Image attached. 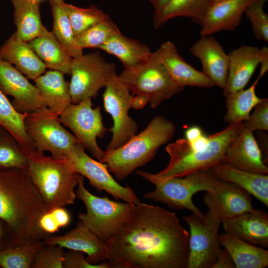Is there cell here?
<instances>
[{"instance_id":"44","label":"cell","mask_w":268,"mask_h":268,"mask_svg":"<svg viewBox=\"0 0 268 268\" xmlns=\"http://www.w3.org/2000/svg\"><path fill=\"white\" fill-rule=\"evenodd\" d=\"M193 149H201L204 148L208 141V136H206L201 129L193 126L186 130L185 138Z\"/></svg>"},{"instance_id":"45","label":"cell","mask_w":268,"mask_h":268,"mask_svg":"<svg viewBox=\"0 0 268 268\" xmlns=\"http://www.w3.org/2000/svg\"><path fill=\"white\" fill-rule=\"evenodd\" d=\"M212 268H236V266L227 251L221 249L217 260Z\"/></svg>"},{"instance_id":"26","label":"cell","mask_w":268,"mask_h":268,"mask_svg":"<svg viewBox=\"0 0 268 268\" xmlns=\"http://www.w3.org/2000/svg\"><path fill=\"white\" fill-rule=\"evenodd\" d=\"M47 68L70 74L73 58L52 31L44 26L40 35L28 42Z\"/></svg>"},{"instance_id":"35","label":"cell","mask_w":268,"mask_h":268,"mask_svg":"<svg viewBox=\"0 0 268 268\" xmlns=\"http://www.w3.org/2000/svg\"><path fill=\"white\" fill-rule=\"evenodd\" d=\"M45 245L43 240L0 250V268H31L34 259Z\"/></svg>"},{"instance_id":"34","label":"cell","mask_w":268,"mask_h":268,"mask_svg":"<svg viewBox=\"0 0 268 268\" xmlns=\"http://www.w3.org/2000/svg\"><path fill=\"white\" fill-rule=\"evenodd\" d=\"M53 19L52 32L73 58L83 55V49L77 44L76 37L66 10L64 0H49Z\"/></svg>"},{"instance_id":"37","label":"cell","mask_w":268,"mask_h":268,"mask_svg":"<svg viewBox=\"0 0 268 268\" xmlns=\"http://www.w3.org/2000/svg\"><path fill=\"white\" fill-rule=\"evenodd\" d=\"M120 32L117 25L107 15L75 37L77 45L82 49L98 48L113 35Z\"/></svg>"},{"instance_id":"36","label":"cell","mask_w":268,"mask_h":268,"mask_svg":"<svg viewBox=\"0 0 268 268\" xmlns=\"http://www.w3.org/2000/svg\"><path fill=\"white\" fill-rule=\"evenodd\" d=\"M28 165V156L12 135L0 125V171L27 170Z\"/></svg>"},{"instance_id":"6","label":"cell","mask_w":268,"mask_h":268,"mask_svg":"<svg viewBox=\"0 0 268 268\" xmlns=\"http://www.w3.org/2000/svg\"><path fill=\"white\" fill-rule=\"evenodd\" d=\"M76 198L82 201L86 212H79L78 219L106 243L131 216L134 204L99 197L89 192L84 185V177L77 174Z\"/></svg>"},{"instance_id":"16","label":"cell","mask_w":268,"mask_h":268,"mask_svg":"<svg viewBox=\"0 0 268 268\" xmlns=\"http://www.w3.org/2000/svg\"><path fill=\"white\" fill-rule=\"evenodd\" d=\"M0 89L13 98L12 104L21 113L30 114L47 107L35 85L10 63L0 59Z\"/></svg>"},{"instance_id":"47","label":"cell","mask_w":268,"mask_h":268,"mask_svg":"<svg viewBox=\"0 0 268 268\" xmlns=\"http://www.w3.org/2000/svg\"><path fill=\"white\" fill-rule=\"evenodd\" d=\"M147 1L151 4L154 11H158L165 5L169 0H147Z\"/></svg>"},{"instance_id":"30","label":"cell","mask_w":268,"mask_h":268,"mask_svg":"<svg viewBox=\"0 0 268 268\" xmlns=\"http://www.w3.org/2000/svg\"><path fill=\"white\" fill-rule=\"evenodd\" d=\"M13 8L15 31L22 40L29 42L42 32L40 2L32 0H10Z\"/></svg>"},{"instance_id":"18","label":"cell","mask_w":268,"mask_h":268,"mask_svg":"<svg viewBox=\"0 0 268 268\" xmlns=\"http://www.w3.org/2000/svg\"><path fill=\"white\" fill-rule=\"evenodd\" d=\"M203 201L222 222L246 212L253 211L251 195L239 187L221 180L213 192H206Z\"/></svg>"},{"instance_id":"13","label":"cell","mask_w":268,"mask_h":268,"mask_svg":"<svg viewBox=\"0 0 268 268\" xmlns=\"http://www.w3.org/2000/svg\"><path fill=\"white\" fill-rule=\"evenodd\" d=\"M103 94L104 107L113 121L110 131L112 137L106 151L114 150L127 142L136 134L138 126L129 116L133 95L116 73L108 80Z\"/></svg>"},{"instance_id":"24","label":"cell","mask_w":268,"mask_h":268,"mask_svg":"<svg viewBox=\"0 0 268 268\" xmlns=\"http://www.w3.org/2000/svg\"><path fill=\"white\" fill-rule=\"evenodd\" d=\"M0 59L14 65L27 78L35 80L47 67L26 42L15 32L0 48Z\"/></svg>"},{"instance_id":"42","label":"cell","mask_w":268,"mask_h":268,"mask_svg":"<svg viewBox=\"0 0 268 268\" xmlns=\"http://www.w3.org/2000/svg\"><path fill=\"white\" fill-rule=\"evenodd\" d=\"M254 111L243 125L246 128L255 131L268 130V99L263 98L255 107Z\"/></svg>"},{"instance_id":"12","label":"cell","mask_w":268,"mask_h":268,"mask_svg":"<svg viewBox=\"0 0 268 268\" xmlns=\"http://www.w3.org/2000/svg\"><path fill=\"white\" fill-rule=\"evenodd\" d=\"M59 119L95 158L103 163L105 151L100 148L97 138H102L108 129L103 124L100 106L93 108L91 98H86L78 103L69 104Z\"/></svg>"},{"instance_id":"4","label":"cell","mask_w":268,"mask_h":268,"mask_svg":"<svg viewBox=\"0 0 268 268\" xmlns=\"http://www.w3.org/2000/svg\"><path fill=\"white\" fill-rule=\"evenodd\" d=\"M176 130L172 122L156 116L125 144L114 150H105L103 163L117 180H122L153 159L159 148L172 139Z\"/></svg>"},{"instance_id":"14","label":"cell","mask_w":268,"mask_h":268,"mask_svg":"<svg viewBox=\"0 0 268 268\" xmlns=\"http://www.w3.org/2000/svg\"><path fill=\"white\" fill-rule=\"evenodd\" d=\"M85 149L80 144L62 159L74 173L88 179L90 184L97 191H105L116 200H122L133 204L141 202L130 186H123L113 178L106 163L90 157Z\"/></svg>"},{"instance_id":"21","label":"cell","mask_w":268,"mask_h":268,"mask_svg":"<svg viewBox=\"0 0 268 268\" xmlns=\"http://www.w3.org/2000/svg\"><path fill=\"white\" fill-rule=\"evenodd\" d=\"M190 53L200 61L202 72L215 86L223 89L229 68V57L219 42L211 35H201L190 48Z\"/></svg>"},{"instance_id":"41","label":"cell","mask_w":268,"mask_h":268,"mask_svg":"<svg viewBox=\"0 0 268 268\" xmlns=\"http://www.w3.org/2000/svg\"><path fill=\"white\" fill-rule=\"evenodd\" d=\"M70 220L69 212L64 207H59L44 214L40 220V226L44 232L51 234L67 226Z\"/></svg>"},{"instance_id":"17","label":"cell","mask_w":268,"mask_h":268,"mask_svg":"<svg viewBox=\"0 0 268 268\" xmlns=\"http://www.w3.org/2000/svg\"><path fill=\"white\" fill-rule=\"evenodd\" d=\"M223 162L244 171L268 174L253 132L244 127L243 123L226 150Z\"/></svg>"},{"instance_id":"22","label":"cell","mask_w":268,"mask_h":268,"mask_svg":"<svg viewBox=\"0 0 268 268\" xmlns=\"http://www.w3.org/2000/svg\"><path fill=\"white\" fill-rule=\"evenodd\" d=\"M225 232L241 240L261 248L268 247V214L254 209L222 222Z\"/></svg>"},{"instance_id":"31","label":"cell","mask_w":268,"mask_h":268,"mask_svg":"<svg viewBox=\"0 0 268 268\" xmlns=\"http://www.w3.org/2000/svg\"><path fill=\"white\" fill-rule=\"evenodd\" d=\"M211 5L210 0H169L161 10L154 11V28L159 29L168 20L179 16L189 17L201 25L203 17Z\"/></svg>"},{"instance_id":"15","label":"cell","mask_w":268,"mask_h":268,"mask_svg":"<svg viewBox=\"0 0 268 268\" xmlns=\"http://www.w3.org/2000/svg\"><path fill=\"white\" fill-rule=\"evenodd\" d=\"M229 68L225 85L226 95L244 89L258 66L261 70L258 78L261 79L268 70V48L242 45L228 54Z\"/></svg>"},{"instance_id":"3","label":"cell","mask_w":268,"mask_h":268,"mask_svg":"<svg viewBox=\"0 0 268 268\" xmlns=\"http://www.w3.org/2000/svg\"><path fill=\"white\" fill-rule=\"evenodd\" d=\"M242 125V122L230 124L225 129L209 135L206 146L201 149L191 148L185 138L178 139L165 147L170 160L165 169L156 174L143 170L136 172L155 185L173 178L210 169L224 162L226 150Z\"/></svg>"},{"instance_id":"1","label":"cell","mask_w":268,"mask_h":268,"mask_svg":"<svg viewBox=\"0 0 268 268\" xmlns=\"http://www.w3.org/2000/svg\"><path fill=\"white\" fill-rule=\"evenodd\" d=\"M189 232L176 214L139 202L106 243L109 268H187Z\"/></svg>"},{"instance_id":"48","label":"cell","mask_w":268,"mask_h":268,"mask_svg":"<svg viewBox=\"0 0 268 268\" xmlns=\"http://www.w3.org/2000/svg\"><path fill=\"white\" fill-rule=\"evenodd\" d=\"M225 0H210L212 5L214 4H215V3H217L222 2V1H225Z\"/></svg>"},{"instance_id":"40","label":"cell","mask_w":268,"mask_h":268,"mask_svg":"<svg viewBox=\"0 0 268 268\" xmlns=\"http://www.w3.org/2000/svg\"><path fill=\"white\" fill-rule=\"evenodd\" d=\"M65 253L60 246L45 244L36 254L31 268H63Z\"/></svg>"},{"instance_id":"11","label":"cell","mask_w":268,"mask_h":268,"mask_svg":"<svg viewBox=\"0 0 268 268\" xmlns=\"http://www.w3.org/2000/svg\"><path fill=\"white\" fill-rule=\"evenodd\" d=\"M116 65L108 62L98 52L73 58L71 66L69 92L73 104L95 97L116 73Z\"/></svg>"},{"instance_id":"46","label":"cell","mask_w":268,"mask_h":268,"mask_svg":"<svg viewBox=\"0 0 268 268\" xmlns=\"http://www.w3.org/2000/svg\"><path fill=\"white\" fill-rule=\"evenodd\" d=\"M14 246L10 234L5 225L0 221V250Z\"/></svg>"},{"instance_id":"5","label":"cell","mask_w":268,"mask_h":268,"mask_svg":"<svg viewBox=\"0 0 268 268\" xmlns=\"http://www.w3.org/2000/svg\"><path fill=\"white\" fill-rule=\"evenodd\" d=\"M29 175L48 211L74 203L77 174L62 159L35 151L28 156Z\"/></svg>"},{"instance_id":"29","label":"cell","mask_w":268,"mask_h":268,"mask_svg":"<svg viewBox=\"0 0 268 268\" xmlns=\"http://www.w3.org/2000/svg\"><path fill=\"white\" fill-rule=\"evenodd\" d=\"M98 48L115 56L125 68L133 67L146 62L152 53L146 45L121 32L113 35Z\"/></svg>"},{"instance_id":"33","label":"cell","mask_w":268,"mask_h":268,"mask_svg":"<svg viewBox=\"0 0 268 268\" xmlns=\"http://www.w3.org/2000/svg\"><path fill=\"white\" fill-rule=\"evenodd\" d=\"M259 81L257 78L248 88L234 91L224 96L226 112L223 120L225 123L229 124L243 123L249 118L251 111L263 99L259 98L256 93V87Z\"/></svg>"},{"instance_id":"39","label":"cell","mask_w":268,"mask_h":268,"mask_svg":"<svg viewBox=\"0 0 268 268\" xmlns=\"http://www.w3.org/2000/svg\"><path fill=\"white\" fill-rule=\"evenodd\" d=\"M268 0H256L245 10L244 14L250 21L256 39L268 42V15L264 7Z\"/></svg>"},{"instance_id":"25","label":"cell","mask_w":268,"mask_h":268,"mask_svg":"<svg viewBox=\"0 0 268 268\" xmlns=\"http://www.w3.org/2000/svg\"><path fill=\"white\" fill-rule=\"evenodd\" d=\"M220 180L232 183L268 206V175L240 170L221 162L209 169Z\"/></svg>"},{"instance_id":"43","label":"cell","mask_w":268,"mask_h":268,"mask_svg":"<svg viewBox=\"0 0 268 268\" xmlns=\"http://www.w3.org/2000/svg\"><path fill=\"white\" fill-rule=\"evenodd\" d=\"M63 268H109L106 261L93 264L89 263L81 252L69 250L65 253Z\"/></svg>"},{"instance_id":"23","label":"cell","mask_w":268,"mask_h":268,"mask_svg":"<svg viewBox=\"0 0 268 268\" xmlns=\"http://www.w3.org/2000/svg\"><path fill=\"white\" fill-rule=\"evenodd\" d=\"M256 0H226L211 5L201 21V35L232 31L240 24L246 8Z\"/></svg>"},{"instance_id":"20","label":"cell","mask_w":268,"mask_h":268,"mask_svg":"<svg viewBox=\"0 0 268 268\" xmlns=\"http://www.w3.org/2000/svg\"><path fill=\"white\" fill-rule=\"evenodd\" d=\"M154 53L171 78L178 85L185 88H210L215 86L202 71L197 70L183 59L172 42H164Z\"/></svg>"},{"instance_id":"7","label":"cell","mask_w":268,"mask_h":268,"mask_svg":"<svg viewBox=\"0 0 268 268\" xmlns=\"http://www.w3.org/2000/svg\"><path fill=\"white\" fill-rule=\"evenodd\" d=\"M118 76L133 96L142 97L152 108L185 89L172 80L154 52L148 60L134 67L125 68Z\"/></svg>"},{"instance_id":"2","label":"cell","mask_w":268,"mask_h":268,"mask_svg":"<svg viewBox=\"0 0 268 268\" xmlns=\"http://www.w3.org/2000/svg\"><path fill=\"white\" fill-rule=\"evenodd\" d=\"M48 211L26 169L0 171V221L14 246L43 240L48 234L40 226Z\"/></svg>"},{"instance_id":"38","label":"cell","mask_w":268,"mask_h":268,"mask_svg":"<svg viewBox=\"0 0 268 268\" xmlns=\"http://www.w3.org/2000/svg\"><path fill=\"white\" fill-rule=\"evenodd\" d=\"M64 6L75 37L107 15L94 5L83 8L65 2Z\"/></svg>"},{"instance_id":"32","label":"cell","mask_w":268,"mask_h":268,"mask_svg":"<svg viewBox=\"0 0 268 268\" xmlns=\"http://www.w3.org/2000/svg\"><path fill=\"white\" fill-rule=\"evenodd\" d=\"M28 115L18 112L0 89V125L12 135L27 156L36 151L25 130V121Z\"/></svg>"},{"instance_id":"10","label":"cell","mask_w":268,"mask_h":268,"mask_svg":"<svg viewBox=\"0 0 268 268\" xmlns=\"http://www.w3.org/2000/svg\"><path fill=\"white\" fill-rule=\"evenodd\" d=\"M183 218L190 231L187 268H212L221 250L218 231L221 219L210 209L204 219L193 213Z\"/></svg>"},{"instance_id":"28","label":"cell","mask_w":268,"mask_h":268,"mask_svg":"<svg viewBox=\"0 0 268 268\" xmlns=\"http://www.w3.org/2000/svg\"><path fill=\"white\" fill-rule=\"evenodd\" d=\"M220 245L231 256L236 268H264L268 266V251L225 232L218 235Z\"/></svg>"},{"instance_id":"49","label":"cell","mask_w":268,"mask_h":268,"mask_svg":"<svg viewBox=\"0 0 268 268\" xmlns=\"http://www.w3.org/2000/svg\"><path fill=\"white\" fill-rule=\"evenodd\" d=\"M33 0V1H38V2H40L42 0Z\"/></svg>"},{"instance_id":"9","label":"cell","mask_w":268,"mask_h":268,"mask_svg":"<svg viewBox=\"0 0 268 268\" xmlns=\"http://www.w3.org/2000/svg\"><path fill=\"white\" fill-rule=\"evenodd\" d=\"M61 124L59 117L48 108L28 115L25 121V130L36 151H49L52 157L63 159L81 144Z\"/></svg>"},{"instance_id":"27","label":"cell","mask_w":268,"mask_h":268,"mask_svg":"<svg viewBox=\"0 0 268 268\" xmlns=\"http://www.w3.org/2000/svg\"><path fill=\"white\" fill-rule=\"evenodd\" d=\"M64 75L61 71L50 69L34 80L47 107L59 117L72 103L69 83Z\"/></svg>"},{"instance_id":"19","label":"cell","mask_w":268,"mask_h":268,"mask_svg":"<svg viewBox=\"0 0 268 268\" xmlns=\"http://www.w3.org/2000/svg\"><path fill=\"white\" fill-rule=\"evenodd\" d=\"M45 244L57 245L69 250L87 254L86 260L98 264L107 261V246L81 221L74 229L63 235L48 234L43 239Z\"/></svg>"},{"instance_id":"8","label":"cell","mask_w":268,"mask_h":268,"mask_svg":"<svg viewBox=\"0 0 268 268\" xmlns=\"http://www.w3.org/2000/svg\"><path fill=\"white\" fill-rule=\"evenodd\" d=\"M220 181L209 169L201 170L156 184L155 189L146 193L143 197L173 209H187L204 219L205 215L194 204L193 196L201 191L213 192Z\"/></svg>"}]
</instances>
